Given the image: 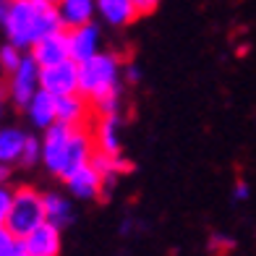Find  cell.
Wrapping results in <instances>:
<instances>
[{"label": "cell", "mask_w": 256, "mask_h": 256, "mask_svg": "<svg viewBox=\"0 0 256 256\" xmlns=\"http://www.w3.org/2000/svg\"><path fill=\"white\" fill-rule=\"evenodd\" d=\"M94 149L104 154H120L123 138H120V118L118 115H100V123L94 128Z\"/></svg>", "instance_id": "7c38bea8"}, {"label": "cell", "mask_w": 256, "mask_h": 256, "mask_svg": "<svg viewBox=\"0 0 256 256\" xmlns=\"http://www.w3.org/2000/svg\"><path fill=\"white\" fill-rule=\"evenodd\" d=\"M0 26L6 40L29 50L40 37L63 26L58 3L50 0H0Z\"/></svg>", "instance_id": "6da1fadb"}, {"label": "cell", "mask_w": 256, "mask_h": 256, "mask_svg": "<svg viewBox=\"0 0 256 256\" xmlns=\"http://www.w3.org/2000/svg\"><path fill=\"white\" fill-rule=\"evenodd\" d=\"M24 112H26V118H29V123L34 128L44 131V128H50L55 123V97L44 89H37L34 97L26 102Z\"/></svg>", "instance_id": "5bb4252c"}, {"label": "cell", "mask_w": 256, "mask_h": 256, "mask_svg": "<svg viewBox=\"0 0 256 256\" xmlns=\"http://www.w3.org/2000/svg\"><path fill=\"white\" fill-rule=\"evenodd\" d=\"M10 199H14V188H8L6 183H0V228H6V222H8Z\"/></svg>", "instance_id": "7402d4cb"}, {"label": "cell", "mask_w": 256, "mask_h": 256, "mask_svg": "<svg viewBox=\"0 0 256 256\" xmlns=\"http://www.w3.org/2000/svg\"><path fill=\"white\" fill-rule=\"evenodd\" d=\"M0 183H8V165L0 162Z\"/></svg>", "instance_id": "4316f807"}, {"label": "cell", "mask_w": 256, "mask_h": 256, "mask_svg": "<svg viewBox=\"0 0 256 256\" xmlns=\"http://www.w3.org/2000/svg\"><path fill=\"white\" fill-rule=\"evenodd\" d=\"M21 58H24V50H21L18 44H14V42H6L3 48H0V71H3V74L16 71V66L21 63Z\"/></svg>", "instance_id": "d6986e66"}, {"label": "cell", "mask_w": 256, "mask_h": 256, "mask_svg": "<svg viewBox=\"0 0 256 256\" xmlns=\"http://www.w3.org/2000/svg\"><path fill=\"white\" fill-rule=\"evenodd\" d=\"M58 10H60V18H63L66 29L86 24V21H92V16L97 14L94 0H58Z\"/></svg>", "instance_id": "2e32d148"}, {"label": "cell", "mask_w": 256, "mask_h": 256, "mask_svg": "<svg viewBox=\"0 0 256 256\" xmlns=\"http://www.w3.org/2000/svg\"><path fill=\"white\" fill-rule=\"evenodd\" d=\"M138 76H142V71H138L136 66H123V81H128V84H136Z\"/></svg>", "instance_id": "cb8c5ba5"}, {"label": "cell", "mask_w": 256, "mask_h": 256, "mask_svg": "<svg viewBox=\"0 0 256 256\" xmlns=\"http://www.w3.org/2000/svg\"><path fill=\"white\" fill-rule=\"evenodd\" d=\"M6 97H8V92H6L3 84H0V118H3V110H6Z\"/></svg>", "instance_id": "484cf974"}, {"label": "cell", "mask_w": 256, "mask_h": 256, "mask_svg": "<svg viewBox=\"0 0 256 256\" xmlns=\"http://www.w3.org/2000/svg\"><path fill=\"white\" fill-rule=\"evenodd\" d=\"M40 162H42V138L29 136L26 144H24V152H21V162H18V165L32 168V165H40Z\"/></svg>", "instance_id": "ffe728a7"}, {"label": "cell", "mask_w": 256, "mask_h": 256, "mask_svg": "<svg viewBox=\"0 0 256 256\" xmlns=\"http://www.w3.org/2000/svg\"><path fill=\"white\" fill-rule=\"evenodd\" d=\"M104 183H108V180H104V176L94 168V162L81 165L78 170H74L71 176L66 178V186H68V191H71V196H76V199H81V202L100 199Z\"/></svg>", "instance_id": "8992f818"}, {"label": "cell", "mask_w": 256, "mask_h": 256, "mask_svg": "<svg viewBox=\"0 0 256 256\" xmlns=\"http://www.w3.org/2000/svg\"><path fill=\"white\" fill-rule=\"evenodd\" d=\"M0 256H26L24 238H18L8 228H0Z\"/></svg>", "instance_id": "ac0fdd59"}, {"label": "cell", "mask_w": 256, "mask_h": 256, "mask_svg": "<svg viewBox=\"0 0 256 256\" xmlns=\"http://www.w3.org/2000/svg\"><path fill=\"white\" fill-rule=\"evenodd\" d=\"M24 246H26V256H58L63 248L60 228L44 220L42 225H37L24 238Z\"/></svg>", "instance_id": "8fae6325"}, {"label": "cell", "mask_w": 256, "mask_h": 256, "mask_svg": "<svg viewBox=\"0 0 256 256\" xmlns=\"http://www.w3.org/2000/svg\"><path fill=\"white\" fill-rule=\"evenodd\" d=\"M42 165L48 168L52 176H58L60 170V162H63V152H66V144L74 134V126H66V123H52L50 128L42 131Z\"/></svg>", "instance_id": "52a82bcc"}, {"label": "cell", "mask_w": 256, "mask_h": 256, "mask_svg": "<svg viewBox=\"0 0 256 256\" xmlns=\"http://www.w3.org/2000/svg\"><path fill=\"white\" fill-rule=\"evenodd\" d=\"M26 138H29V134L21 131L18 126H0V162L8 168L18 165Z\"/></svg>", "instance_id": "9a60e30c"}, {"label": "cell", "mask_w": 256, "mask_h": 256, "mask_svg": "<svg viewBox=\"0 0 256 256\" xmlns=\"http://www.w3.org/2000/svg\"><path fill=\"white\" fill-rule=\"evenodd\" d=\"M44 220H48L44 217V194H40L32 186H18V188H14L6 228L10 232H16L18 238H26Z\"/></svg>", "instance_id": "3957f363"}, {"label": "cell", "mask_w": 256, "mask_h": 256, "mask_svg": "<svg viewBox=\"0 0 256 256\" xmlns=\"http://www.w3.org/2000/svg\"><path fill=\"white\" fill-rule=\"evenodd\" d=\"M92 110L97 115H118L120 112V94H108L97 102H92Z\"/></svg>", "instance_id": "44dd1931"}, {"label": "cell", "mask_w": 256, "mask_h": 256, "mask_svg": "<svg viewBox=\"0 0 256 256\" xmlns=\"http://www.w3.org/2000/svg\"><path fill=\"white\" fill-rule=\"evenodd\" d=\"M157 6H160V0H134V8H136V14H138V16L154 14Z\"/></svg>", "instance_id": "603a6c76"}, {"label": "cell", "mask_w": 256, "mask_h": 256, "mask_svg": "<svg viewBox=\"0 0 256 256\" xmlns=\"http://www.w3.org/2000/svg\"><path fill=\"white\" fill-rule=\"evenodd\" d=\"M232 196H236L238 202H246L248 196H251V191H248V186H246V183H238V186H236V191H232Z\"/></svg>", "instance_id": "d4e9b609"}, {"label": "cell", "mask_w": 256, "mask_h": 256, "mask_svg": "<svg viewBox=\"0 0 256 256\" xmlns=\"http://www.w3.org/2000/svg\"><path fill=\"white\" fill-rule=\"evenodd\" d=\"M94 10L108 26H128L138 18L134 0H94Z\"/></svg>", "instance_id": "4fadbf2b"}, {"label": "cell", "mask_w": 256, "mask_h": 256, "mask_svg": "<svg viewBox=\"0 0 256 256\" xmlns=\"http://www.w3.org/2000/svg\"><path fill=\"white\" fill-rule=\"evenodd\" d=\"M89 115H92V102L81 94V92H71V94L55 97V120L58 123L81 128V126L89 123Z\"/></svg>", "instance_id": "30bf717a"}, {"label": "cell", "mask_w": 256, "mask_h": 256, "mask_svg": "<svg viewBox=\"0 0 256 256\" xmlns=\"http://www.w3.org/2000/svg\"><path fill=\"white\" fill-rule=\"evenodd\" d=\"M68 48H71V58L76 63L86 60V58L97 55L102 50V32L94 21L78 24L68 29Z\"/></svg>", "instance_id": "9c48e42d"}, {"label": "cell", "mask_w": 256, "mask_h": 256, "mask_svg": "<svg viewBox=\"0 0 256 256\" xmlns=\"http://www.w3.org/2000/svg\"><path fill=\"white\" fill-rule=\"evenodd\" d=\"M40 89V63L26 52L21 58V63L16 66V71L8 74V100L16 104V108L24 110L26 102L34 97V92Z\"/></svg>", "instance_id": "277c9868"}, {"label": "cell", "mask_w": 256, "mask_h": 256, "mask_svg": "<svg viewBox=\"0 0 256 256\" xmlns=\"http://www.w3.org/2000/svg\"><path fill=\"white\" fill-rule=\"evenodd\" d=\"M40 89L50 92L52 97H63L78 92V63L74 58H66L60 63L40 68Z\"/></svg>", "instance_id": "5b68a950"}, {"label": "cell", "mask_w": 256, "mask_h": 256, "mask_svg": "<svg viewBox=\"0 0 256 256\" xmlns=\"http://www.w3.org/2000/svg\"><path fill=\"white\" fill-rule=\"evenodd\" d=\"M50 3H58V0H50Z\"/></svg>", "instance_id": "83f0119b"}, {"label": "cell", "mask_w": 256, "mask_h": 256, "mask_svg": "<svg viewBox=\"0 0 256 256\" xmlns=\"http://www.w3.org/2000/svg\"><path fill=\"white\" fill-rule=\"evenodd\" d=\"M26 52L40 63V68L60 63V60H66V58H71V48H68V29H58V32L44 34V37H40Z\"/></svg>", "instance_id": "ba28073f"}, {"label": "cell", "mask_w": 256, "mask_h": 256, "mask_svg": "<svg viewBox=\"0 0 256 256\" xmlns=\"http://www.w3.org/2000/svg\"><path fill=\"white\" fill-rule=\"evenodd\" d=\"M123 63L115 52H97L78 63V92L89 102H97L108 94H120Z\"/></svg>", "instance_id": "7a4b0ae2"}, {"label": "cell", "mask_w": 256, "mask_h": 256, "mask_svg": "<svg viewBox=\"0 0 256 256\" xmlns=\"http://www.w3.org/2000/svg\"><path fill=\"white\" fill-rule=\"evenodd\" d=\"M44 217H48V222L63 230L74 222V206L60 194H44Z\"/></svg>", "instance_id": "e0dca14e"}]
</instances>
